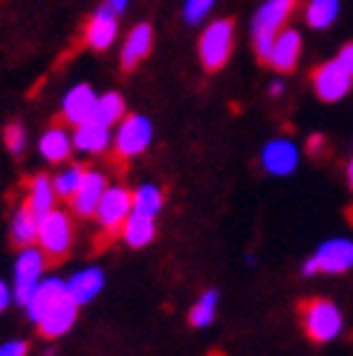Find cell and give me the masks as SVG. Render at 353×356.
I'll list each match as a JSON object with an SVG mask.
<instances>
[{"label":"cell","mask_w":353,"mask_h":356,"mask_svg":"<svg viewBox=\"0 0 353 356\" xmlns=\"http://www.w3.org/2000/svg\"><path fill=\"white\" fill-rule=\"evenodd\" d=\"M15 301V293H12V284H6L3 278H0V313H3L9 305Z\"/></svg>","instance_id":"33"},{"label":"cell","mask_w":353,"mask_h":356,"mask_svg":"<svg viewBox=\"0 0 353 356\" xmlns=\"http://www.w3.org/2000/svg\"><path fill=\"white\" fill-rule=\"evenodd\" d=\"M116 35H119V15L104 3L93 12V17L87 21V29H84V44L96 49V52H104V49H110L113 41H116Z\"/></svg>","instance_id":"12"},{"label":"cell","mask_w":353,"mask_h":356,"mask_svg":"<svg viewBox=\"0 0 353 356\" xmlns=\"http://www.w3.org/2000/svg\"><path fill=\"white\" fill-rule=\"evenodd\" d=\"M302 327L307 333V339L315 345H327L333 339H339L345 330V316L339 310L336 301L330 298H310L302 305Z\"/></svg>","instance_id":"2"},{"label":"cell","mask_w":353,"mask_h":356,"mask_svg":"<svg viewBox=\"0 0 353 356\" xmlns=\"http://www.w3.org/2000/svg\"><path fill=\"white\" fill-rule=\"evenodd\" d=\"M96 102H99V96H96V90L90 84H73L67 90V96H64V102H61V116H64V122H69L76 128V124H81V122H87V119H93V113H96Z\"/></svg>","instance_id":"14"},{"label":"cell","mask_w":353,"mask_h":356,"mask_svg":"<svg viewBox=\"0 0 353 356\" xmlns=\"http://www.w3.org/2000/svg\"><path fill=\"white\" fill-rule=\"evenodd\" d=\"M119 235H122V241H125L131 249H145L156 238V218L131 211V218L125 220V226H122Z\"/></svg>","instance_id":"22"},{"label":"cell","mask_w":353,"mask_h":356,"mask_svg":"<svg viewBox=\"0 0 353 356\" xmlns=\"http://www.w3.org/2000/svg\"><path fill=\"white\" fill-rule=\"evenodd\" d=\"M350 84H353V76L347 73V70L333 58L322 67H315L313 73V90L315 96H319L322 102H339L350 93Z\"/></svg>","instance_id":"9"},{"label":"cell","mask_w":353,"mask_h":356,"mask_svg":"<svg viewBox=\"0 0 353 356\" xmlns=\"http://www.w3.org/2000/svg\"><path fill=\"white\" fill-rule=\"evenodd\" d=\"M3 145L9 154H24L26 151V128L21 122H12L3 128Z\"/></svg>","instance_id":"29"},{"label":"cell","mask_w":353,"mask_h":356,"mask_svg":"<svg viewBox=\"0 0 353 356\" xmlns=\"http://www.w3.org/2000/svg\"><path fill=\"white\" fill-rule=\"evenodd\" d=\"M58 191L52 186V177L49 174H35L29 186H26V209L32 211L35 218H47L49 211H56L58 206Z\"/></svg>","instance_id":"21"},{"label":"cell","mask_w":353,"mask_h":356,"mask_svg":"<svg viewBox=\"0 0 353 356\" xmlns=\"http://www.w3.org/2000/svg\"><path fill=\"white\" fill-rule=\"evenodd\" d=\"M151 49H154V29H151V24H139L128 32V38L122 41L119 61L125 70H133L151 56Z\"/></svg>","instance_id":"18"},{"label":"cell","mask_w":353,"mask_h":356,"mask_svg":"<svg viewBox=\"0 0 353 356\" xmlns=\"http://www.w3.org/2000/svg\"><path fill=\"white\" fill-rule=\"evenodd\" d=\"M215 3L217 0H186V9H183L186 21L188 24H203L208 17V12L215 9Z\"/></svg>","instance_id":"30"},{"label":"cell","mask_w":353,"mask_h":356,"mask_svg":"<svg viewBox=\"0 0 353 356\" xmlns=\"http://www.w3.org/2000/svg\"><path fill=\"white\" fill-rule=\"evenodd\" d=\"M133 211V191L125 186H110L96 209V223L101 226L104 235H119L125 220Z\"/></svg>","instance_id":"8"},{"label":"cell","mask_w":353,"mask_h":356,"mask_svg":"<svg viewBox=\"0 0 353 356\" xmlns=\"http://www.w3.org/2000/svg\"><path fill=\"white\" fill-rule=\"evenodd\" d=\"M73 238H76V229H73V218L69 211H49L47 218H41V226H38V246L41 252L49 258V261H61L67 258V252L73 249Z\"/></svg>","instance_id":"6"},{"label":"cell","mask_w":353,"mask_h":356,"mask_svg":"<svg viewBox=\"0 0 353 356\" xmlns=\"http://www.w3.org/2000/svg\"><path fill=\"white\" fill-rule=\"evenodd\" d=\"M69 293H67V278H56V275H49V278H44L38 287H35V293L29 296V301H26V316L32 318L35 325L44 318V313L47 310H52L58 305V301H64Z\"/></svg>","instance_id":"13"},{"label":"cell","mask_w":353,"mask_h":356,"mask_svg":"<svg viewBox=\"0 0 353 356\" xmlns=\"http://www.w3.org/2000/svg\"><path fill=\"white\" fill-rule=\"evenodd\" d=\"M342 0H307L304 6V21L313 29H327L339 21Z\"/></svg>","instance_id":"24"},{"label":"cell","mask_w":353,"mask_h":356,"mask_svg":"<svg viewBox=\"0 0 353 356\" xmlns=\"http://www.w3.org/2000/svg\"><path fill=\"white\" fill-rule=\"evenodd\" d=\"M38 226H41V218H35L26 206H21L12 215V223H9V238L17 249L24 246H35L38 243Z\"/></svg>","instance_id":"23"},{"label":"cell","mask_w":353,"mask_h":356,"mask_svg":"<svg viewBox=\"0 0 353 356\" xmlns=\"http://www.w3.org/2000/svg\"><path fill=\"white\" fill-rule=\"evenodd\" d=\"M284 93V81H272L270 84V96H281Z\"/></svg>","instance_id":"35"},{"label":"cell","mask_w":353,"mask_h":356,"mask_svg":"<svg viewBox=\"0 0 353 356\" xmlns=\"http://www.w3.org/2000/svg\"><path fill=\"white\" fill-rule=\"evenodd\" d=\"M298 159H302V151H298V145L293 139L287 136H275L270 139L267 145H263L261 151V165L267 174L272 177H287L298 168Z\"/></svg>","instance_id":"10"},{"label":"cell","mask_w":353,"mask_h":356,"mask_svg":"<svg viewBox=\"0 0 353 356\" xmlns=\"http://www.w3.org/2000/svg\"><path fill=\"white\" fill-rule=\"evenodd\" d=\"M336 61H339V64H342V67L347 70V73L353 76V41H350V44H345V47L339 49V56H336Z\"/></svg>","instance_id":"32"},{"label":"cell","mask_w":353,"mask_h":356,"mask_svg":"<svg viewBox=\"0 0 353 356\" xmlns=\"http://www.w3.org/2000/svg\"><path fill=\"white\" fill-rule=\"evenodd\" d=\"M108 188H110L108 177H104L101 171H96V168H87L79 191L69 197V206H73V211L79 218H96V209H99V203H101Z\"/></svg>","instance_id":"11"},{"label":"cell","mask_w":353,"mask_h":356,"mask_svg":"<svg viewBox=\"0 0 353 356\" xmlns=\"http://www.w3.org/2000/svg\"><path fill=\"white\" fill-rule=\"evenodd\" d=\"M298 58H302V32L287 26L278 32V38L272 44V52H270V67L278 70V73H293L298 67Z\"/></svg>","instance_id":"15"},{"label":"cell","mask_w":353,"mask_h":356,"mask_svg":"<svg viewBox=\"0 0 353 356\" xmlns=\"http://www.w3.org/2000/svg\"><path fill=\"white\" fill-rule=\"evenodd\" d=\"M353 270V241L330 238L304 261V275H345Z\"/></svg>","instance_id":"5"},{"label":"cell","mask_w":353,"mask_h":356,"mask_svg":"<svg viewBox=\"0 0 353 356\" xmlns=\"http://www.w3.org/2000/svg\"><path fill=\"white\" fill-rule=\"evenodd\" d=\"M217 305H220V293H217V290H206V293L191 305V310H188V325L197 327V330L208 327V325L217 318Z\"/></svg>","instance_id":"25"},{"label":"cell","mask_w":353,"mask_h":356,"mask_svg":"<svg viewBox=\"0 0 353 356\" xmlns=\"http://www.w3.org/2000/svg\"><path fill=\"white\" fill-rule=\"evenodd\" d=\"M29 353V345L24 339H9L0 345V356H26Z\"/></svg>","instance_id":"31"},{"label":"cell","mask_w":353,"mask_h":356,"mask_svg":"<svg viewBox=\"0 0 353 356\" xmlns=\"http://www.w3.org/2000/svg\"><path fill=\"white\" fill-rule=\"evenodd\" d=\"M125 116H128V113H125V99H122L119 93H104V96H99L96 113H93L96 122L108 124V128H116V124L125 119Z\"/></svg>","instance_id":"27"},{"label":"cell","mask_w":353,"mask_h":356,"mask_svg":"<svg viewBox=\"0 0 353 356\" xmlns=\"http://www.w3.org/2000/svg\"><path fill=\"white\" fill-rule=\"evenodd\" d=\"M76 318H79V305L67 296L52 310L44 313V318L38 322V330H41L44 339H61V336H67L69 330H73Z\"/></svg>","instance_id":"17"},{"label":"cell","mask_w":353,"mask_h":356,"mask_svg":"<svg viewBox=\"0 0 353 356\" xmlns=\"http://www.w3.org/2000/svg\"><path fill=\"white\" fill-rule=\"evenodd\" d=\"M73 145L81 154H104L113 145V134L108 124H101L96 119H87L73 128Z\"/></svg>","instance_id":"19"},{"label":"cell","mask_w":353,"mask_h":356,"mask_svg":"<svg viewBox=\"0 0 353 356\" xmlns=\"http://www.w3.org/2000/svg\"><path fill=\"white\" fill-rule=\"evenodd\" d=\"M128 3H131V0H108V6H110L116 15L125 12V9H128Z\"/></svg>","instance_id":"34"},{"label":"cell","mask_w":353,"mask_h":356,"mask_svg":"<svg viewBox=\"0 0 353 356\" xmlns=\"http://www.w3.org/2000/svg\"><path fill=\"white\" fill-rule=\"evenodd\" d=\"M47 255L38 246H24L15 258L12 266V293H15V305L26 307L29 296L35 293V287L47 278Z\"/></svg>","instance_id":"4"},{"label":"cell","mask_w":353,"mask_h":356,"mask_svg":"<svg viewBox=\"0 0 353 356\" xmlns=\"http://www.w3.org/2000/svg\"><path fill=\"white\" fill-rule=\"evenodd\" d=\"M73 134L61 124H49V128L41 134V142H38V151L41 156L47 159L49 165H64L69 163V156H73Z\"/></svg>","instance_id":"20"},{"label":"cell","mask_w":353,"mask_h":356,"mask_svg":"<svg viewBox=\"0 0 353 356\" xmlns=\"http://www.w3.org/2000/svg\"><path fill=\"white\" fill-rule=\"evenodd\" d=\"M151 142H154V124L142 113L125 116L113 131V151L122 159H133L139 154H145Z\"/></svg>","instance_id":"7"},{"label":"cell","mask_w":353,"mask_h":356,"mask_svg":"<svg viewBox=\"0 0 353 356\" xmlns=\"http://www.w3.org/2000/svg\"><path fill=\"white\" fill-rule=\"evenodd\" d=\"M163 203H165V194H163L160 186L145 183V186L133 188V211H139V215L156 218V215L163 211Z\"/></svg>","instance_id":"26"},{"label":"cell","mask_w":353,"mask_h":356,"mask_svg":"<svg viewBox=\"0 0 353 356\" xmlns=\"http://www.w3.org/2000/svg\"><path fill=\"white\" fill-rule=\"evenodd\" d=\"M347 186H350V191H353V159L347 163Z\"/></svg>","instance_id":"36"},{"label":"cell","mask_w":353,"mask_h":356,"mask_svg":"<svg viewBox=\"0 0 353 356\" xmlns=\"http://www.w3.org/2000/svg\"><path fill=\"white\" fill-rule=\"evenodd\" d=\"M104 290V270L101 266H81L67 278V293L76 305H90V301Z\"/></svg>","instance_id":"16"},{"label":"cell","mask_w":353,"mask_h":356,"mask_svg":"<svg viewBox=\"0 0 353 356\" xmlns=\"http://www.w3.org/2000/svg\"><path fill=\"white\" fill-rule=\"evenodd\" d=\"M298 6V0H267L252 17V44H255V56L261 61H270L272 44L278 38L281 29H287L290 17Z\"/></svg>","instance_id":"1"},{"label":"cell","mask_w":353,"mask_h":356,"mask_svg":"<svg viewBox=\"0 0 353 356\" xmlns=\"http://www.w3.org/2000/svg\"><path fill=\"white\" fill-rule=\"evenodd\" d=\"M84 171L87 168H81V165H64L56 177H52V186H56V191H58V197H64V200H69L73 194L79 191V186H81V180H84Z\"/></svg>","instance_id":"28"},{"label":"cell","mask_w":353,"mask_h":356,"mask_svg":"<svg viewBox=\"0 0 353 356\" xmlns=\"http://www.w3.org/2000/svg\"><path fill=\"white\" fill-rule=\"evenodd\" d=\"M232 49H235V24L226 21V17L211 21L197 41V56L208 73L223 70L229 64V58H232Z\"/></svg>","instance_id":"3"}]
</instances>
